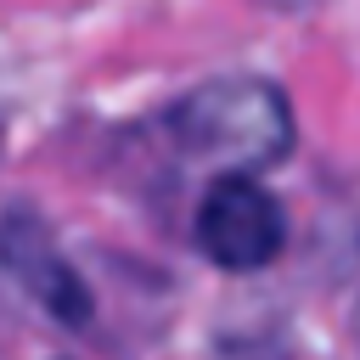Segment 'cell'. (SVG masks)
I'll return each mask as SVG.
<instances>
[{"label":"cell","instance_id":"cell-1","mask_svg":"<svg viewBox=\"0 0 360 360\" xmlns=\"http://www.w3.org/2000/svg\"><path fill=\"white\" fill-rule=\"evenodd\" d=\"M169 129L186 158L225 163L231 174H259V169L281 163L298 141L292 101L281 96V84H270L259 73L202 79L197 90H186L174 101Z\"/></svg>","mask_w":360,"mask_h":360},{"label":"cell","instance_id":"cell-2","mask_svg":"<svg viewBox=\"0 0 360 360\" xmlns=\"http://www.w3.org/2000/svg\"><path fill=\"white\" fill-rule=\"evenodd\" d=\"M197 248L219 270H264L287 248V208L253 174H225L197 202Z\"/></svg>","mask_w":360,"mask_h":360},{"label":"cell","instance_id":"cell-3","mask_svg":"<svg viewBox=\"0 0 360 360\" xmlns=\"http://www.w3.org/2000/svg\"><path fill=\"white\" fill-rule=\"evenodd\" d=\"M0 270H6L45 315H56L62 326H84L90 309H96L84 276L68 264V253L56 248V236L45 231V219L28 214V208L0 214Z\"/></svg>","mask_w":360,"mask_h":360}]
</instances>
